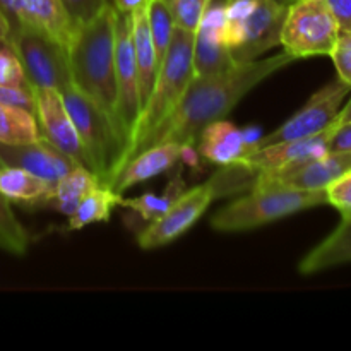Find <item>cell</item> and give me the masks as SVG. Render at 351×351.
I'll use <instances>...</instances> for the list:
<instances>
[{
	"label": "cell",
	"mask_w": 351,
	"mask_h": 351,
	"mask_svg": "<svg viewBox=\"0 0 351 351\" xmlns=\"http://www.w3.org/2000/svg\"><path fill=\"white\" fill-rule=\"evenodd\" d=\"M19 27H27L67 48L74 26L60 0H21Z\"/></svg>",
	"instance_id": "obj_17"
},
{
	"label": "cell",
	"mask_w": 351,
	"mask_h": 351,
	"mask_svg": "<svg viewBox=\"0 0 351 351\" xmlns=\"http://www.w3.org/2000/svg\"><path fill=\"white\" fill-rule=\"evenodd\" d=\"M218 197L213 178L197 187L187 189L163 216L149 221V225L137 233V245L143 250H154L170 245L192 228Z\"/></svg>",
	"instance_id": "obj_9"
},
{
	"label": "cell",
	"mask_w": 351,
	"mask_h": 351,
	"mask_svg": "<svg viewBox=\"0 0 351 351\" xmlns=\"http://www.w3.org/2000/svg\"><path fill=\"white\" fill-rule=\"evenodd\" d=\"M223 29L201 24L194 33V51H192L194 77L219 74L235 65L232 53L223 40Z\"/></svg>",
	"instance_id": "obj_20"
},
{
	"label": "cell",
	"mask_w": 351,
	"mask_h": 351,
	"mask_svg": "<svg viewBox=\"0 0 351 351\" xmlns=\"http://www.w3.org/2000/svg\"><path fill=\"white\" fill-rule=\"evenodd\" d=\"M29 247V235L14 215L10 202L0 194V249L12 256H24Z\"/></svg>",
	"instance_id": "obj_27"
},
{
	"label": "cell",
	"mask_w": 351,
	"mask_h": 351,
	"mask_svg": "<svg viewBox=\"0 0 351 351\" xmlns=\"http://www.w3.org/2000/svg\"><path fill=\"white\" fill-rule=\"evenodd\" d=\"M2 167H5V165H3V163H2V160H0V168H2Z\"/></svg>",
	"instance_id": "obj_43"
},
{
	"label": "cell",
	"mask_w": 351,
	"mask_h": 351,
	"mask_svg": "<svg viewBox=\"0 0 351 351\" xmlns=\"http://www.w3.org/2000/svg\"><path fill=\"white\" fill-rule=\"evenodd\" d=\"M211 0H168L175 26L195 33Z\"/></svg>",
	"instance_id": "obj_28"
},
{
	"label": "cell",
	"mask_w": 351,
	"mask_h": 351,
	"mask_svg": "<svg viewBox=\"0 0 351 351\" xmlns=\"http://www.w3.org/2000/svg\"><path fill=\"white\" fill-rule=\"evenodd\" d=\"M273 2H276L278 5H281V7H288L290 3H293L295 0H273Z\"/></svg>",
	"instance_id": "obj_41"
},
{
	"label": "cell",
	"mask_w": 351,
	"mask_h": 351,
	"mask_svg": "<svg viewBox=\"0 0 351 351\" xmlns=\"http://www.w3.org/2000/svg\"><path fill=\"white\" fill-rule=\"evenodd\" d=\"M147 23H149L151 38L156 50L158 64L165 58L175 31V19L167 0H151L147 5Z\"/></svg>",
	"instance_id": "obj_26"
},
{
	"label": "cell",
	"mask_w": 351,
	"mask_h": 351,
	"mask_svg": "<svg viewBox=\"0 0 351 351\" xmlns=\"http://www.w3.org/2000/svg\"><path fill=\"white\" fill-rule=\"evenodd\" d=\"M113 5H115L117 10L120 12H134L137 9H143V7H147V3L151 0H112Z\"/></svg>",
	"instance_id": "obj_38"
},
{
	"label": "cell",
	"mask_w": 351,
	"mask_h": 351,
	"mask_svg": "<svg viewBox=\"0 0 351 351\" xmlns=\"http://www.w3.org/2000/svg\"><path fill=\"white\" fill-rule=\"evenodd\" d=\"M350 91L351 86L345 84L339 79L328 82L324 88L315 91L308 98V101L287 122L281 123L273 132L264 134L254 149L269 146V144L304 139V137L315 136V134L332 127Z\"/></svg>",
	"instance_id": "obj_8"
},
{
	"label": "cell",
	"mask_w": 351,
	"mask_h": 351,
	"mask_svg": "<svg viewBox=\"0 0 351 351\" xmlns=\"http://www.w3.org/2000/svg\"><path fill=\"white\" fill-rule=\"evenodd\" d=\"M338 33V21L328 2L295 0L287 7L280 45L295 60L329 55Z\"/></svg>",
	"instance_id": "obj_6"
},
{
	"label": "cell",
	"mask_w": 351,
	"mask_h": 351,
	"mask_svg": "<svg viewBox=\"0 0 351 351\" xmlns=\"http://www.w3.org/2000/svg\"><path fill=\"white\" fill-rule=\"evenodd\" d=\"M130 34H132L134 57H136L137 65V81H139V103L143 110L153 91L158 69H160L153 38H151L149 23H147V7L130 12Z\"/></svg>",
	"instance_id": "obj_18"
},
{
	"label": "cell",
	"mask_w": 351,
	"mask_h": 351,
	"mask_svg": "<svg viewBox=\"0 0 351 351\" xmlns=\"http://www.w3.org/2000/svg\"><path fill=\"white\" fill-rule=\"evenodd\" d=\"M180 151L182 146L175 143L156 144V146L141 151L132 160L127 161L110 189L123 194L127 189L171 170L180 161Z\"/></svg>",
	"instance_id": "obj_15"
},
{
	"label": "cell",
	"mask_w": 351,
	"mask_h": 351,
	"mask_svg": "<svg viewBox=\"0 0 351 351\" xmlns=\"http://www.w3.org/2000/svg\"><path fill=\"white\" fill-rule=\"evenodd\" d=\"M345 264H351V215L343 216L341 223L300 261L298 273L312 276Z\"/></svg>",
	"instance_id": "obj_19"
},
{
	"label": "cell",
	"mask_w": 351,
	"mask_h": 351,
	"mask_svg": "<svg viewBox=\"0 0 351 351\" xmlns=\"http://www.w3.org/2000/svg\"><path fill=\"white\" fill-rule=\"evenodd\" d=\"M242 136H243V141H245V144L249 146L250 153L254 151V147H256V144L259 143L261 137L264 136L263 134V127H257V125H247L242 129Z\"/></svg>",
	"instance_id": "obj_37"
},
{
	"label": "cell",
	"mask_w": 351,
	"mask_h": 351,
	"mask_svg": "<svg viewBox=\"0 0 351 351\" xmlns=\"http://www.w3.org/2000/svg\"><path fill=\"white\" fill-rule=\"evenodd\" d=\"M329 151H351V122L335 125L329 137Z\"/></svg>",
	"instance_id": "obj_34"
},
{
	"label": "cell",
	"mask_w": 351,
	"mask_h": 351,
	"mask_svg": "<svg viewBox=\"0 0 351 351\" xmlns=\"http://www.w3.org/2000/svg\"><path fill=\"white\" fill-rule=\"evenodd\" d=\"M0 86L7 88H29L24 75L23 64L16 50L9 43H0Z\"/></svg>",
	"instance_id": "obj_29"
},
{
	"label": "cell",
	"mask_w": 351,
	"mask_h": 351,
	"mask_svg": "<svg viewBox=\"0 0 351 351\" xmlns=\"http://www.w3.org/2000/svg\"><path fill=\"white\" fill-rule=\"evenodd\" d=\"M115 75L117 95H119V123L129 151L134 129L141 115L139 81H137V65L134 57L132 34H130V14L120 10H117L115 14Z\"/></svg>",
	"instance_id": "obj_10"
},
{
	"label": "cell",
	"mask_w": 351,
	"mask_h": 351,
	"mask_svg": "<svg viewBox=\"0 0 351 351\" xmlns=\"http://www.w3.org/2000/svg\"><path fill=\"white\" fill-rule=\"evenodd\" d=\"M122 194L105 185H96L79 201L75 211L69 216V230H82L93 223L108 221L112 211L120 206Z\"/></svg>",
	"instance_id": "obj_23"
},
{
	"label": "cell",
	"mask_w": 351,
	"mask_h": 351,
	"mask_svg": "<svg viewBox=\"0 0 351 351\" xmlns=\"http://www.w3.org/2000/svg\"><path fill=\"white\" fill-rule=\"evenodd\" d=\"M10 34H12V26H10V21L7 19L5 14L0 10V43H9Z\"/></svg>",
	"instance_id": "obj_39"
},
{
	"label": "cell",
	"mask_w": 351,
	"mask_h": 351,
	"mask_svg": "<svg viewBox=\"0 0 351 351\" xmlns=\"http://www.w3.org/2000/svg\"><path fill=\"white\" fill-rule=\"evenodd\" d=\"M348 122H351V98L346 101V105L341 106L338 117H336L335 125H341V123H348Z\"/></svg>",
	"instance_id": "obj_40"
},
{
	"label": "cell",
	"mask_w": 351,
	"mask_h": 351,
	"mask_svg": "<svg viewBox=\"0 0 351 351\" xmlns=\"http://www.w3.org/2000/svg\"><path fill=\"white\" fill-rule=\"evenodd\" d=\"M67 12L69 21L74 27L91 21L96 14L101 12L112 0H60Z\"/></svg>",
	"instance_id": "obj_31"
},
{
	"label": "cell",
	"mask_w": 351,
	"mask_h": 351,
	"mask_svg": "<svg viewBox=\"0 0 351 351\" xmlns=\"http://www.w3.org/2000/svg\"><path fill=\"white\" fill-rule=\"evenodd\" d=\"M53 191V184L23 168H0V194L14 204L26 208H45Z\"/></svg>",
	"instance_id": "obj_21"
},
{
	"label": "cell",
	"mask_w": 351,
	"mask_h": 351,
	"mask_svg": "<svg viewBox=\"0 0 351 351\" xmlns=\"http://www.w3.org/2000/svg\"><path fill=\"white\" fill-rule=\"evenodd\" d=\"M322 204H328L326 189H250L249 194L218 209L211 226L223 233L249 232Z\"/></svg>",
	"instance_id": "obj_3"
},
{
	"label": "cell",
	"mask_w": 351,
	"mask_h": 351,
	"mask_svg": "<svg viewBox=\"0 0 351 351\" xmlns=\"http://www.w3.org/2000/svg\"><path fill=\"white\" fill-rule=\"evenodd\" d=\"M185 191H187V185H185L184 177H182V168H177V171H175L173 177L170 178L167 189H165V192L161 195L146 192V194L139 195V197H122L120 206H123V208L127 209H132L134 213H137V215L143 219H146V221H154L156 218L163 216L165 213L168 211V208H170Z\"/></svg>",
	"instance_id": "obj_24"
},
{
	"label": "cell",
	"mask_w": 351,
	"mask_h": 351,
	"mask_svg": "<svg viewBox=\"0 0 351 351\" xmlns=\"http://www.w3.org/2000/svg\"><path fill=\"white\" fill-rule=\"evenodd\" d=\"M0 160L5 167L23 168L53 185L69 171L79 167L77 161L57 149L43 136L34 143L27 144L0 143Z\"/></svg>",
	"instance_id": "obj_13"
},
{
	"label": "cell",
	"mask_w": 351,
	"mask_h": 351,
	"mask_svg": "<svg viewBox=\"0 0 351 351\" xmlns=\"http://www.w3.org/2000/svg\"><path fill=\"white\" fill-rule=\"evenodd\" d=\"M192 51H194V33L175 27L167 55H165L160 69H158L153 91H151L149 98H147L146 105L141 110V115L137 119L127 156L144 137L149 136L165 119L171 115V112L177 108L180 99L184 98L189 84L194 79ZM123 165H125V161H123Z\"/></svg>",
	"instance_id": "obj_5"
},
{
	"label": "cell",
	"mask_w": 351,
	"mask_h": 351,
	"mask_svg": "<svg viewBox=\"0 0 351 351\" xmlns=\"http://www.w3.org/2000/svg\"><path fill=\"white\" fill-rule=\"evenodd\" d=\"M332 129H335V125L315 134V136L304 137V139L257 147L235 165L247 168L252 173L290 170V168L302 167V165L311 163V161L317 160L328 153L329 137H331Z\"/></svg>",
	"instance_id": "obj_12"
},
{
	"label": "cell",
	"mask_w": 351,
	"mask_h": 351,
	"mask_svg": "<svg viewBox=\"0 0 351 351\" xmlns=\"http://www.w3.org/2000/svg\"><path fill=\"white\" fill-rule=\"evenodd\" d=\"M10 47L16 50L31 89L64 91L72 86L67 48L27 27H17L10 34Z\"/></svg>",
	"instance_id": "obj_7"
},
{
	"label": "cell",
	"mask_w": 351,
	"mask_h": 351,
	"mask_svg": "<svg viewBox=\"0 0 351 351\" xmlns=\"http://www.w3.org/2000/svg\"><path fill=\"white\" fill-rule=\"evenodd\" d=\"M0 103L23 106V108L34 113V96L31 88H7V86H0Z\"/></svg>",
	"instance_id": "obj_33"
},
{
	"label": "cell",
	"mask_w": 351,
	"mask_h": 351,
	"mask_svg": "<svg viewBox=\"0 0 351 351\" xmlns=\"http://www.w3.org/2000/svg\"><path fill=\"white\" fill-rule=\"evenodd\" d=\"M329 9L338 21L339 31L351 29V0H328Z\"/></svg>",
	"instance_id": "obj_35"
},
{
	"label": "cell",
	"mask_w": 351,
	"mask_h": 351,
	"mask_svg": "<svg viewBox=\"0 0 351 351\" xmlns=\"http://www.w3.org/2000/svg\"><path fill=\"white\" fill-rule=\"evenodd\" d=\"M96 185H101L98 177L91 170L79 165L53 185V191H51L45 208L55 209L69 218L75 211L79 201Z\"/></svg>",
	"instance_id": "obj_22"
},
{
	"label": "cell",
	"mask_w": 351,
	"mask_h": 351,
	"mask_svg": "<svg viewBox=\"0 0 351 351\" xmlns=\"http://www.w3.org/2000/svg\"><path fill=\"white\" fill-rule=\"evenodd\" d=\"M293 62L295 58L291 55L281 51L261 60L256 58L243 64H235L219 74L194 77L177 108L130 151L125 163L141 151L156 144L175 143L180 146H195L199 134L206 125L230 115V112L257 84Z\"/></svg>",
	"instance_id": "obj_1"
},
{
	"label": "cell",
	"mask_w": 351,
	"mask_h": 351,
	"mask_svg": "<svg viewBox=\"0 0 351 351\" xmlns=\"http://www.w3.org/2000/svg\"><path fill=\"white\" fill-rule=\"evenodd\" d=\"M33 96L34 117L38 120L41 136L89 170L88 154L69 115L62 93L57 89H33Z\"/></svg>",
	"instance_id": "obj_11"
},
{
	"label": "cell",
	"mask_w": 351,
	"mask_h": 351,
	"mask_svg": "<svg viewBox=\"0 0 351 351\" xmlns=\"http://www.w3.org/2000/svg\"><path fill=\"white\" fill-rule=\"evenodd\" d=\"M329 57L332 58L339 81L351 86V29L339 31Z\"/></svg>",
	"instance_id": "obj_30"
},
{
	"label": "cell",
	"mask_w": 351,
	"mask_h": 351,
	"mask_svg": "<svg viewBox=\"0 0 351 351\" xmlns=\"http://www.w3.org/2000/svg\"><path fill=\"white\" fill-rule=\"evenodd\" d=\"M115 5L110 2L91 21L74 27L67 45V57L72 86L98 105L120 130L115 75Z\"/></svg>",
	"instance_id": "obj_2"
},
{
	"label": "cell",
	"mask_w": 351,
	"mask_h": 351,
	"mask_svg": "<svg viewBox=\"0 0 351 351\" xmlns=\"http://www.w3.org/2000/svg\"><path fill=\"white\" fill-rule=\"evenodd\" d=\"M62 98L88 154L89 170L98 177L99 184L112 187L127 153L122 134L113 120L75 86L65 88Z\"/></svg>",
	"instance_id": "obj_4"
},
{
	"label": "cell",
	"mask_w": 351,
	"mask_h": 351,
	"mask_svg": "<svg viewBox=\"0 0 351 351\" xmlns=\"http://www.w3.org/2000/svg\"><path fill=\"white\" fill-rule=\"evenodd\" d=\"M328 204L338 209L341 216L351 215V171L326 187Z\"/></svg>",
	"instance_id": "obj_32"
},
{
	"label": "cell",
	"mask_w": 351,
	"mask_h": 351,
	"mask_svg": "<svg viewBox=\"0 0 351 351\" xmlns=\"http://www.w3.org/2000/svg\"><path fill=\"white\" fill-rule=\"evenodd\" d=\"M312 2H328V0H312Z\"/></svg>",
	"instance_id": "obj_42"
},
{
	"label": "cell",
	"mask_w": 351,
	"mask_h": 351,
	"mask_svg": "<svg viewBox=\"0 0 351 351\" xmlns=\"http://www.w3.org/2000/svg\"><path fill=\"white\" fill-rule=\"evenodd\" d=\"M199 156L219 167H230L242 161L250 153L242 136V129L221 119L202 129L195 143Z\"/></svg>",
	"instance_id": "obj_16"
},
{
	"label": "cell",
	"mask_w": 351,
	"mask_h": 351,
	"mask_svg": "<svg viewBox=\"0 0 351 351\" xmlns=\"http://www.w3.org/2000/svg\"><path fill=\"white\" fill-rule=\"evenodd\" d=\"M41 137L38 120L33 112L23 106L0 103V143L27 144Z\"/></svg>",
	"instance_id": "obj_25"
},
{
	"label": "cell",
	"mask_w": 351,
	"mask_h": 351,
	"mask_svg": "<svg viewBox=\"0 0 351 351\" xmlns=\"http://www.w3.org/2000/svg\"><path fill=\"white\" fill-rule=\"evenodd\" d=\"M167 2H168V0H167Z\"/></svg>",
	"instance_id": "obj_44"
},
{
	"label": "cell",
	"mask_w": 351,
	"mask_h": 351,
	"mask_svg": "<svg viewBox=\"0 0 351 351\" xmlns=\"http://www.w3.org/2000/svg\"><path fill=\"white\" fill-rule=\"evenodd\" d=\"M285 14L287 7L278 5L273 0H259L249 19L240 24L242 43L232 51L233 62L243 64V62L256 60L267 50L278 47Z\"/></svg>",
	"instance_id": "obj_14"
},
{
	"label": "cell",
	"mask_w": 351,
	"mask_h": 351,
	"mask_svg": "<svg viewBox=\"0 0 351 351\" xmlns=\"http://www.w3.org/2000/svg\"><path fill=\"white\" fill-rule=\"evenodd\" d=\"M19 7L21 0H0V10L7 16V19L10 21V26H12V31L19 27V21H17V16H19Z\"/></svg>",
	"instance_id": "obj_36"
}]
</instances>
